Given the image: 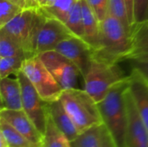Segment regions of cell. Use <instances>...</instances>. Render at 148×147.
<instances>
[{
	"mask_svg": "<svg viewBox=\"0 0 148 147\" xmlns=\"http://www.w3.org/2000/svg\"><path fill=\"white\" fill-rule=\"evenodd\" d=\"M128 87L129 76L115 84L106 97L97 103L103 124L111 133L117 147H127V110L126 92Z\"/></svg>",
	"mask_w": 148,
	"mask_h": 147,
	"instance_id": "cell-1",
	"label": "cell"
},
{
	"mask_svg": "<svg viewBox=\"0 0 148 147\" xmlns=\"http://www.w3.org/2000/svg\"><path fill=\"white\" fill-rule=\"evenodd\" d=\"M131 48V33L117 18L108 15L101 22L99 45L94 59L119 64L125 62Z\"/></svg>",
	"mask_w": 148,
	"mask_h": 147,
	"instance_id": "cell-2",
	"label": "cell"
},
{
	"mask_svg": "<svg viewBox=\"0 0 148 147\" xmlns=\"http://www.w3.org/2000/svg\"><path fill=\"white\" fill-rule=\"evenodd\" d=\"M46 16L41 7L39 9L27 8L0 28V31L4 32L16 42L29 58L36 55L37 36Z\"/></svg>",
	"mask_w": 148,
	"mask_h": 147,
	"instance_id": "cell-3",
	"label": "cell"
},
{
	"mask_svg": "<svg viewBox=\"0 0 148 147\" xmlns=\"http://www.w3.org/2000/svg\"><path fill=\"white\" fill-rule=\"evenodd\" d=\"M60 100L80 133L103 124L97 103L84 89L64 90Z\"/></svg>",
	"mask_w": 148,
	"mask_h": 147,
	"instance_id": "cell-4",
	"label": "cell"
},
{
	"mask_svg": "<svg viewBox=\"0 0 148 147\" xmlns=\"http://www.w3.org/2000/svg\"><path fill=\"white\" fill-rule=\"evenodd\" d=\"M128 76L129 75L126 74L119 64L94 59L88 74L83 77L84 90L96 103H99L115 84L126 80Z\"/></svg>",
	"mask_w": 148,
	"mask_h": 147,
	"instance_id": "cell-5",
	"label": "cell"
},
{
	"mask_svg": "<svg viewBox=\"0 0 148 147\" xmlns=\"http://www.w3.org/2000/svg\"><path fill=\"white\" fill-rule=\"evenodd\" d=\"M22 71L45 102L49 103L61 98L64 90L48 70L38 55L26 59Z\"/></svg>",
	"mask_w": 148,
	"mask_h": 147,
	"instance_id": "cell-6",
	"label": "cell"
},
{
	"mask_svg": "<svg viewBox=\"0 0 148 147\" xmlns=\"http://www.w3.org/2000/svg\"><path fill=\"white\" fill-rule=\"evenodd\" d=\"M38 55L63 90L78 88L79 78L82 75L70 60L55 49Z\"/></svg>",
	"mask_w": 148,
	"mask_h": 147,
	"instance_id": "cell-7",
	"label": "cell"
},
{
	"mask_svg": "<svg viewBox=\"0 0 148 147\" xmlns=\"http://www.w3.org/2000/svg\"><path fill=\"white\" fill-rule=\"evenodd\" d=\"M16 76L18 78L22 88L23 110L30 118L37 129L44 135L48 118V103L41 98L22 70Z\"/></svg>",
	"mask_w": 148,
	"mask_h": 147,
	"instance_id": "cell-8",
	"label": "cell"
},
{
	"mask_svg": "<svg viewBox=\"0 0 148 147\" xmlns=\"http://www.w3.org/2000/svg\"><path fill=\"white\" fill-rule=\"evenodd\" d=\"M55 50L70 60L79 68L82 77L88 74L94 60V50L84 39L72 36L61 42Z\"/></svg>",
	"mask_w": 148,
	"mask_h": 147,
	"instance_id": "cell-9",
	"label": "cell"
},
{
	"mask_svg": "<svg viewBox=\"0 0 148 147\" xmlns=\"http://www.w3.org/2000/svg\"><path fill=\"white\" fill-rule=\"evenodd\" d=\"M72 36L74 35L66 27L65 23L55 17L47 16L37 36L36 55L54 50L61 42Z\"/></svg>",
	"mask_w": 148,
	"mask_h": 147,
	"instance_id": "cell-10",
	"label": "cell"
},
{
	"mask_svg": "<svg viewBox=\"0 0 148 147\" xmlns=\"http://www.w3.org/2000/svg\"><path fill=\"white\" fill-rule=\"evenodd\" d=\"M126 102L127 110V147H148V130L135 107L129 87L126 92Z\"/></svg>",
	"mask_w": 148,
	"mask_h": 147,
	"instance_id": "cell-11",
	"label": "cell"
},
{
	"mask_svg": "<svg viewBox=\"0 0 148 147\" xmlns=\"http://www.w3.org/2000/svg\"><path fill=\"white\" fill-rule=\"evenodd\" d=\"M0 119L4 120L32 143L42 147L44 135L37 129L23 110L1 109Z\"/></svg>",
	"mask_w": 148,
	"mask_h": 147,
	"instance_id": "cell-12",
	"label": "cell"
},
{
	"mask_svg": "<svg viewBox=\"0 0 148 147\" xmlns=\"http://www.w3.org/2000/svg\"><path fill=\"white\" fill-rule=\"evenodd\" d=\"M129 91L135 107L148 130V81L136 69L129 74Z\"/></svg>",
	"mask_w": 148,
	"mask_h": 147,
	"instance_id": "cell-13",
	"label": "cell"
},
{
	"mask_svg": "<svg viewBox=\"0 0 148 147\" xmlns=\"http://www.w3.org/2000/svg\"><path fill=\"white\" fill-rule=\"evenodd\" d=\"M1 109L23 110L22 88L18 78L10 76L0 81Z\"/></svg>",
	"mask_w": 148,
	"mask_h": 147,
	"instance_id": "cell-14",
	"label": "cell"
},
{
	"mask_svg": "<svg viewBox=\"0 0 148 147\" xmlns=\"http://www.w3.org/2000/svg\"><path fill=\"white\" fill-rule=\"evenodd\" d=\"M48 113L57 128L63 133L66 137L73 141L80 134L72 119L65 110L61 100H57L47 104Z\"/></svg>",
	"mask_w": 148,
	"mask_h": 147,
	"instance_id": "cell-15",
	"label": "cell"
},
{
	"mask_svg": "<svg viewBox=\"0 0 148 147\" xmlns=\"http://www.w3.org/2000/svg\"><path fill=\"white\" fill-rule=\"evenodd\" d=\"M82 13L84 29V40L91 46L93 50L99 45L101 22L98 20L95 12L85 0H81Z\"/></svg>",
	"mask_w": 148,
	"mask_h": 147,
	"instance_id": "cell-16",
	"label": "cell"
},
{
	"mask_svg": "<svg viewBox=\"0 0 148 147\" xmlns=\"http://www.w3.org/2000/svg\"><path fill=\"white\" fill-rule=\"evenodd\" d=\"M148 56V20L137 23L131 32V48L125 62Z\"/></svg>",
	"mask_w": 148,
	"mask_h": 147,
	"instance_id": "cell-17",
	"label": "cell"
},
{
	"mask_svg": "<svg viewBox=\"0 0 148 147\" xmlns=\"http://www.w3.org/2000/svg\"><path fill=\"white\" fill-rule=\"evenodd\" d=\"M42 147H72L71 141L57 128L49 113Z\"/></svg>",
	"mask_w": 148,
	"mask_h": 147,
	"instance_id": "cell-18",
	"label": "cell"
},
{
	"mask_svg": "<svg viewBox=\"0 0 148 147\" xmlns=\"http://www.w3.org/2000/svg\"><path fill=\"white\" fill-rule=\"evenodd\" d=\"M0 133L6 139L9 147H39L3 119H0Z\"/></svg>",
	"mask_w": 148,
	"mask_h": 147,
	"instance_id": "cell-19",
	"label": "cell"
},
{
	"mask_svg": "<svg viewBox=\"0 0 148 147\" xmlns=\"http://www.w3.org/2000/svg\"><path fill=\"white\" fill-rule=\"evenodd\" d=\"M78 1L79 0H55L51 5L41 9L48 16L55 17L64 23L73 7Z\"/></svg>",
	"mask_w": 148,
	"mask_h": 147,
	"instance_id": "cell-20",
	"label": "cell"
},
{
	"mask_svg": "<svg viewBox=\"0 0 148 147\" xmlns=\"http://www.w3.org/2000/svg\"><path fill=\"white\" fill-rule=\"evenodd\" d=\"M0 56L28 59L23 49L3 31H0Z\"/></svg>",
	"mask_w": 148,
	"mask_h": 147,
	"instance_id": "cell-21",
	"label": "cell"
},
{
	"mask_svg": "<svg viewBox=\"0 0 148 147\" xmlns=\"http://www.w3.org/2000/svg\"><path fill=\"white\" fill-rule=\"evenodd\" d=\"M64 23L74 36L84 39V29L81 0H79L73 7Z\"/></svg>",
	"mask_w": 148,
	"mask_h": 147,
	"instance_id": "cell-22",
	"label": "cell"
},
{
	"mask_svg": "<svg viewBox=\"0 0 148 147\" xmlns=\"http://www.w3.org/2000/svg\"><path fill=\"white\" fill-rule=\"evenodd\" d=\"M101 125L93 126L82 133L71 141L72 147H100Z\"/></svg>",
	"mask_w": 148,
	"mask_h": 147,
	"instance_id": "cell-23",
	"label": "cell"
},
{
	"mask_svg": "<svg viewBox=\"0 0 148 147\" xmlns=\"http://www.w3.org/2000/svg\"><path fill=\"white\" fill-rule=\"evenodd\" d=\"M108 15L117 18L130 31V33L132 32V27L129 21L127 6L125 0H109Z\"/></svg>",
	"mask_w": 148,
	"mask_h": 147,
	"instance_id": "cell-24",
	"label": "cell"
},
{
	"mask_svg": "<svg viewBox=\"0 0 148 147\" xmlns=\"http://www.w3.org/2000/svg\"><path fill=\"white\" fill-rule=\"evenodd\" d=\"M24 59L19 57H3L0 56V79L16 75L23 68Z\"/></svg>",
	"mask_w": 148,
	"mask_h": 147,
	"instance_id": "cell-25",
	"label": "cell"
},
{
	"mask_svg": "<svg viewBox=\"0 0 148 147\" xmlns=\"http://www.w3.org/2000/svg\"><path fill=\"white\" fill-rule=\"evenodd\" d=\"M24 9L10 0H0V28L15 18Z\"/></svg>",
	"mask_w": 148,
	"mask_h": 147,
	"instance_id": "cell-26",
	"label": "cell"
},
{
	"mask_svg": "<svg viewBox=\"0 0 148 147\" xmlns=\"http://www.w3.org/2000/svg\"><path fill=\"white\" fill-rule=\"evenodd\" d=\"M92 10L95 12L100 22L103 21L108 16L109 0H85Z\"/></svg>",
	"mask_w": 148,
	"mask_h": 147,
	"instance_id": "cell-27",
	"label": "cell"
},
{
	"mask_svg": "<svg viewBox=\"0 0 148 147\" xmlns=\"http://www.w3.org/2000/svg\"><path fill=\"white\" fill-rule=\"evenodd\" d=\"M134 25L148 20V0H134Z\"/></svg>",
	"mask_w": 148,
	"mask_h": 147,
	"instance_id": "cell-28",
	"label": "cell"
},
{
	"mask_svg": "<svg viewBox=\"0 0 148 147\" xmlns=\"http://www.w3.org/2000/svg\"><path fill=\"white\" fill-rule=\"evenodd\" d=\"M131 68L138 70L148 81V56H142L128 61Z\"/></svg>",
	"mask_w": 148,
	"mask_h": 147,
	"instance_id": "cell-29",
	"label": "cell"
},
{
	"mask_svg": "<svg viewBox=\"0 0 148 147\" xmlns=\"http://www.w3.org/2000/svg\"><path fill=\"white\" fill-rule=\"evenodd\" d=\"M100 147H117L116 144L104 124L101 125V137H100Z\"/></svg>",
	"mask_w": 148,
	"mask_h": 147,
	"instance_id": "cell-30",
	"label": "cell"
},
{
	"mask_svg": "<svg viewBox=\"0 0 148 147\" xmlns=\"http://www.w3.org/2000/svg\"><path fill=\"white\" fill-rule=\"evenodd\" d=\"M127 6V11L129 16V21L132 27V29L134 26V0H125Z\"/></svg>",
	"mask_w": 148,
	"mask_h": 147,
	"instance_id": "cell-31",
	"label": "cell"
},
{
	"mask_svg": "<svg viewBox=\"0 0 148 147\" xmlns=\"http://www.w3.org/2000/svg\"><path fill=\"white\" fill-rule=\"evenodd\" d=\"M39 9V0H26V9Z\"/></svg>",
	"mask_w": 148,
	"mask_h": 147,
	"instance_id": "cell-32",
	"label": "cell"
},
{
	"mask_svg": "<svg viewBox=\"0 0 148 147\" xmlns=\"http://www.w3.org/2000/svg\"><path fill=\"white\" fill-rule=\"evenodd\" d=\"M55 0H39V3H40V7L41 8H44V7H48L49 5H51L53 3Z\"/></svg>",
	"mask_w": 148,
	"mask_h": 147,
	"instance_id": "cell-33",
	"label": "cell"
},
{
	"mask_svg": "<svg viewBox=\"0 0 148 147\" xmlns=\"http://www.w3.org/2000/svg\"><path fill=\"white\" fill-rule=\"evenodd\" d=\"M15 3H16L17 5L21 6L23 9H26V0H10Z\"/></svg>",
	"mask_w": 148,
	"mask_h": 147,
	"instance_id": "cell-34",
	"label": "cell"
},
{
	"mask_svg": "<svg viewBox=\"0 0 148 147\" xmlns=\"http://www.w3.org/2000/svg\"><path fill=\"white\" fill-rule=\"evenodd\" d=\"M0 147H9L6 139L1 133H0Z\"/></svg>",
	"mask_w": 148,
	"mask_h": 147,
	"instance_id": "cell-35",
	"label": "cell"
}]
</instances>
